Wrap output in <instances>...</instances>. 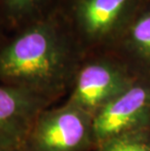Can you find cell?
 <instances>
[{"label":"cell","instance_id":"cell-1","mask_svg":"<svg viewBox=\"0 0 150 151\" xmlns=\"http://www.w3.org/2000/svg\"><path fill=\"white\" fill-rule=\"evenodd\" d=\"M82 52L55 6L0 50V79L29 91L60 84Z\"/></svg>","mask_w":150,"mask_h":151},{"label":"cell","instance_id":"cell-2","mask_svg":"<svg viewBox=\"0 0 150 151\" xmlns=\"http://www.w3.org/2000/svg\"><path fill=\"white\" fill-rule=\"evenodd\" d=\"M143 0H58L62 14L81 52H108Z\"/></svg>","mask_w":150,"mask_h":151},{"label":"cell","instance_id":"cell-3","mask_svg":"<svg viewBox=\"0 0 150 151\" xmlns=\"http://www.w3.org/2000/svg\"><path fill=\"white\" fill-rule=\"evenodd\" d=\"M77 69L72 104L88 112L101 108L126 85L131 71L111 52H97Z\"/></svg>","mask_w":150,"mask_h":151},{"label":"cell","instance_id":"cell-4","mask_svg":"<svg viewBox=\"0 0 150 151\" xmlns=\"http://www.w3.org/2000/svg\"><path fill=\"white\" fill-rule=\"evenodd\" d=\"M93 121L73 104L42 115L30 133L32 151H79L90 142Z\"/></svg>","mask_w":150,"mask_h":151},{"label":"cell","instance_id":"cell-5","mask_svg":"<svg viewBox=\"0 0 150 151\" xmlns=\"http://www.w3.org/2000/svg\"><path fill=\"white\" fill-rule=\"evenodd\" d=\"M150 106V92L133 86L110 99L93 120V134L100 139H111L129 130L143 117Z\"/></svg>","mask_w":150,"mask_h":151},{"label":"cell","instance_id":"cell-6","mask_svg":"<svg viewBox=\"0 0 150 151\" xmlns=\"http://www.w3.org/2000/svg\"><path fill=\"white\" fill-rule=\"evenodd\" d=\"M40 106L34 92L15 86H0V145L12 146L31 128Z\"/></svg>","mask_w":150,"mask_h":151},{"label":"cell","instance_id":"cell-7","mask_svg":"<svg viewBox=\"0 0 150 151\" xmlns=\"http://www.w3.org/2000/svg\"><path fill=\"white\" fill-rule=\"evenodd\" d=\"M109 52L131 72L150 74V0H143Z\"/></svg>","mask_w":150,"mask_h":151},{"label":"cell","instance_id":"cell-8","mask_svg":"<svg viewBox=\"0 0 150 151\" xmlns=\"http://www.w3.org/2000/svg\"><path fill=\"white\" fill-rule=\"evenodd\" d=\"M58 0H0V10L14 20L37 17L55 7Z\"/></svg>","mask_w":150,"mask_h":151},{"label":"cell","instance_id":"cell-9","mask_svg":"<svg viewBox=\"0 0 150 151\" xmlns=\"http://www.w3.org/2000/svg\"><path fill=\"white\" fill-rule=\"evenodd\" d=\"M103 151H150V146L145 142L133 139H111Z\"/></svg>","mask_w":150,"mask_h":151},{"label":"cell","instance_id":"cell-10","mask_svg":"<svg viewBox=\"0 0 150 151\" xmlns=\"http://www.w3.org/2000/svg\"><path fill=\"white\" fill-rule=\"evenodd\" d=\"M11 146H6V145H0V151H12Z\"/></svg>","mask_w":150,"mask_h":151}]
</instances>
